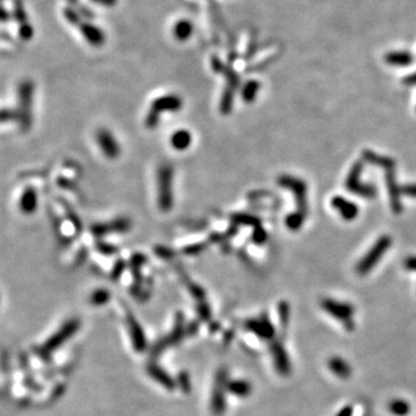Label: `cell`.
<instances>
[{
  "label": "cell",
  "mask_w": 416,
  "mask_h": 416,
  "mask_svg": "<svg viewBox=\"0 0 416 416\" xmlns=\"http://www.w3.org/2000/svg\"><path fill=\"white\" fill-rule=\"evenodd\" d=\"M177 384H178V386L181 387V390L183 391V392H185V393L190 392V390H191V382H190V377H189L188 372H185V371L179 372L177 376Z\"/></svg>",
  "instance_id": "cell-34"
},
{
  "label": "cell",
  "mask_w": 416,
  "mask_h": 416,
  "mask_svg": "<svg viewBox=\"0 0 416 416\" xmlns=\"http://www.w3.org/2000/svg\"><path fill=\"white\" fill-rule=\"evenodd\" d=\"M173 175L174 170L170 164H162L157 173V204L160 209L163 211L170 210L174 205Z\"/></svg>",
  "instance_id": "cell-1"
},
{
  "label": "cell",
  "mask_w": 416,
  "mask_h": 416,
  "mask_svg": "<svg viewBox=\"0 0 416 416\" xmlns=\"http://www.w3.org/2000/svg\"><path fill=\"white\" fill-rule=\"evenodd\" d=\"M110 299V294L106 289H98L96 292L93 293L91 297V302L94 306H102V304L106 303Z\"/></svg>",
  "instance_id": "cell-33"
},
{
  "label": "cell",
  "mask_w": 416,
  "mask_h": 416,
  "mask_svg": "<svg viewBox=\"0 0 416 416\" xmlns=\"http://www.w3.org/2000/svg\"><path fill=\"white\" fill-rule=\"evenodd\" d=\"M401 192H403L404 196L416 199V184H410L404 186V188H401Z\"/></svg>",
  "instance_id": "cell-39"
},
{
  "label": "cell",
  "mask_w": 416,
  "mask_h": 416,
  "mask_svg": "<svg viewBox=\"0 0 416 416\" xmlns=\"http://www.w3.org/2000/svg\"><path fill=\"white\" fill-rule=\"evenodd\" d=\"M34 85L31 81H23L19 88V111L17 121L22 131L29 130L31 126V105H33Z\"/></svg>",
  "instance_id": "cell-5"
},
{
  "label": "cell",
  "mask_w": 416,
  "mask_h": 416,
  "mask_svg": "<svg viewBox=\"0 0 416 416\" xmlns=\"http://www.w3.org/2000/svg\"><path fill=\"white\" fill-rule=\"evenodd\" d=\"M147 371H148V374L152 376V377L155 379L156 382H159L161 385L167 387L168 390L171 391L176 387V383H175L174 379L171 378L170 376L168 375L162 368H160L159 365L150 364V365H148V368H147Z\"/></svg>",
  "instance_id": "cell-18"
},
{
  "label": "cell",
  "mask_w": 416,
  "mask_h": 416,
  "mask_svg": "<svg viewBox=\"0 0 416 416\" xmlns=\"http://www.w3.org/2000/svg\"><path fill=\"white\" fill-rule=\"evenodd\" d=\"M15 17L17 21H20L21 24L26 23L24 20H26V13H24L22 3H21L20 0H16L15 1Z\"/></svg>",
  "instance_id": "cell-36"
},
{
  "label": "cell",
  "mask_w": 416,
  "mask_h": 416,
  "mask_svg": "<svg viewBox=\"0 0 416 416\" xmlns=\"http://www.w3.org/2000/svg\"><path fill=\"white\" fill-rule=\"evenodd\" d=\"M331 205L339 211V214L347 221L354 220L358 215V207L353 202L343 198V197L335 196L331 200Z\"/></svg>",
  "instance_id": "cell-13"
},
{
  "label": "cell",
  "mask_w": 416,
  "mask_h": 416,
  "mask_svg": "<svg viewBox=\"0 0 416 416\" xmlns=\"http://www.w3.org/2000/svg\"><path fill=\"white\" fill-rule=\"evenodd\" d=\"M17 118V113L14 112V111H8V110H3L1 112V119L2 121H7L9 119H16Z\"/></svg>",
  "instance_id": "cell-44"
},
{
  "label": "cell",
  "mask_w": 416,
  "mask_h": 416,
  "mask_svg": "<svg viewBox=\"0 0 416 416\" xmlns=\"http://www.w3.org/2000/svg\"><path fill=\"white\" fill-rule=\"evenodd\" d=\"M64 14H65L67 21H69V22H71V23L78 24L79 21H80V17H79L78 13L75 12V10H73V9L67 8V9H65V12H64Z\"/></svg>",
  "instance_id": "cell-38"
},
{
  "label": "cell",
  "mask_w": 416,
  "mask_h": 416,
  "mask_svg": "<svg viewBox=\"0 0 416 416\" xmlns=\"http://www.w3.org/2000/svg\"><path fill=\"white\" fill-rule=\"evenodd\" d=\"M232 220L236 223L243 225H251V227H259L260 225L259 218L250 214H236L232 216Z\"/></svg>",
  "instance_id": "cell-32"
},
{
  "label": "cell",
  "mask_w": 416,
  "mask_h": 416,
  "mask_svg": "<svg viewBox=\"0 0 416 416\" xmlns=\"http://www.w3.org/2000/svg\"><path fill=\"white\" fill-rule=\"evenodd\" d=\"M37 208V195L33 188L24 190L20 198V209L23 214H33Z\"/></svg>",
  "instance_id": "cell-17"
},
{
  "label": "cell",
  "mask_w": 416,
  "mask_h": 416,
  "mask_svg": "<svg viewBox=\"0 0 416 416\" xmlns=\"http://www.w3.org/2000/svg\"><path fill=\"white\" fill-rule=\"evenodd\" d=\"M327 367L333 375L340 379H348L353 374V368L341 356H332L328 358Z\"/></svg>",
  "instance_id": "cell-15"
},
{
  "label": "cell",
  "mask_w": 416,
  "mask_h": 416,
  "mask_svg": "<svg viewBox=\"0 0 416 416\" xmlns=\"http://www.w3.org/2000/svg\"><path fill=\"white\" fill-rule=\"evenodd\" d=\"M392 245V238L389 235H384L379 237L372 245L370 250L365 253V256L358 261L356 265V273L358 275H365L372 271L378 261H381L386 251Z\"/></svg>",
  "instance_id": "cell-3"
},
{
  "label": "cell",
  "mask_w": 416,
  "mask_h": 416,
  "mask_svg": "<svg viewBox=\"0 0 416 416\" xmlns=\"http://www.w3.org/2000/svg\"><path fill=\"white\" fill-rule=\"evenodd\" d=\"M244 327L249 332H252L254 335L265 341H271L275 336V327L270 317L266 313H263L258 318H251L244 322Z\"/></svg>",
  "instance_id": "cell-7"
},
{
  "label": "cell",
  "mask_w": 416,
  "mask_h": 416,
  "mask_svg": "<svg viewBox=\"0 0 416 416\" xmlns=\"http://www.w3.org/2000/svg\"><path fill=\"white\" fill-rule=\"evenodd\" d=\"M320 307L321 309L327 312L331 317L335 318L336 320L341 321L347 331H354L355 308L353 307V304L332 299H324L321 300Z\"/></svg>",
  "instance_id": "cell-4"
},
{
  "label": "cell",
  "mask_w": 416,
  "mask_h": 416,
  "mask_svg": "<svg viewBox=\"0 0 416 416\" xmlns=\"http://www.w3.org/2000/svg\"><path fill=\"white\" fill-rule=\"evenodd\" d=\"M130 227V222L127 220H118L112 222L111 224H96L92 227V231L96 235H105L107 232H111V230L114 231H124L127 230Z\"/></svg>",
  "instance_id": "cell-21"
},
{
  "label": "cell",
  "mask_w": 416,
  "mask_h": 416,
  "mask_svg": "<svg viewBox=\"0 0 416 416\" xmlns=\"http://www.w3.org/2000/svg\"><path fill=\"white\" fill-rule=\"evenodd\" d=\"M80 30L85 38L91 43L92 45L100 46L104 42V35L98 27L93 26L91 23H82L80 26Z\"/></svg>",
  "instance_id": "cell-19"
},
{
  "label": "cell",
  "mask_w": 416,
  "mask_h": 416,
  "mask_svg": "<svg viewBox=\"0 0 416 416\" xmlns=\"http://www.w3.org/2000/svg\"><path fill=\"white\" fill-rule=\"evenodd\" d=\"M306 217H307V214L303 213V211H300V210L294 211V213L289 214L288 216L286 217V225L290 229V230L297 231L303 225Z\"/></svg>",
  "instance_id": "cell-27"
},
{
  "label": "cell",
  "mask_w": 416,
  "mask_h": 416,
  "mask_svg": "<svg viewBox=\"0 0 416 416\" xmlns=\"http://www.w3.org/2000/svg\"><path fill=\"white\" fill-rule=\"evenodd\" d=\"M127 325L128 329H130L132 341H133V347L138 353H142L143 350L146 349V336L143 334V329L141 328L137 319L134 318V315L128 312L127 313Z\"/></svg>",
  "instance_id": "cell-12"
},
{
  "label": "cell",
  "mask_w": 416,
  "mask_h": 416,
  "mask_svg": "<svg viewBox=\"0 0 416 416\" xmlns=\"http://www.w3.org/2000/svg\"><path fill=\"white\" fill-rule=\"evenodd\" d=\"M278 312H279V320L280 325L283 329L288 327L289 319H290V307L289 303L286 302V301H282V302L279 303L278 306Z\"/></svg>",
  "instance_id": "cell-31"
},
{
  "label": "cell",
  "mask_w": 416,
  "mask_h": 416,
  "mask_svg": "<svg viewBox=\"0 0 416 416\" xmlns=\"http://www.w3.org/2000/svg\"><path fill=\"white\" fill-rule=\"evenodd\" d=\"M79 326H80V321H79L78 319H71L66 324H64L62 327L58 329V332L55 333L44 345L39 347L38 349L36 350V354H37L43 361H50V355H51L52 351L55 349H58L66 340H69L71 336L78 331Z\"/></svg>",
  "instance_id": "cell-2"
},
{
  "label": "cell",
  "mask_w": 416,
  "mask_h": 416,
  "mask_svg": "<svg viewBox=\"0 0 416 416\" xmlns=\"http://www.w3.org/2000/svg\"><path fill=\"white\" fill-rule=\"evenodd\" d=\"M198 310H199V314H200V317H202L203 320H208V319H209L210 310H209V308L207 307V304H204V306H199Z\"/></svg>",
  "instance_id": "cell-42"
},
{
  "label": "cell",
  "mask_w": 416,
  "mask_h": 416,
  "mask_svg": "<svg viewBox=\"0 0 416 416\" xmlns=\"http://www.w3.org/2000/svg\"><path fill=\"white\" fill-rule=\"evenodd\" d=\"M385 60L392 66H408L413 62V57L407 52H392L386 55Z\"/></svg>",
  "instance_id": "cell-25"
},
{
  "label": "cell",
  "mask_w": 416,
  "mask_h": 416,
  "mask_svg": "<svg viewBox=\"0 0 416 416\" xmlns=\"http://www.w3.org/2000/svg\"><path fill=\"white\" fill-rule=\"evenodd\" d=\"M228 392L234 394L238 398H246L252 392V385L250 382L245 379H235V381H229L228 383Z\"/></svg>",
  "instance_id": "cell-20"
},
{
  "label": "cell",
  "mask_w": 416,
  "mask_h": 416,
  "mask_svg": "<svg viewBox=\"0 0 416 416\" xmlns=\"http://www.w3.org/2000/svg\"><path fill=\"white\" fill-rule=\"evenodd\" d=\"M362 157H363L364 161L367 162L374 164V166L381 167L383 169L386 170H394L396 169V162H394L393 159L387 156L379 155V154L372 152V150L365 149L362 153Z\"/></svg>",
  "instance_id": "cell-16"
},
{
  "label": "cell",
  "mask_w": 416,
  "mask_h": 416,
  "mask_svg": "<svg viewBox=\"0 0 416 416\" xmlns=\"http://www.w3.org/2000/svg\"><path fill=\"white\" fill-rule=\"evenodd\" d=\"M259 89H260L259 82L254 81V80L247 81L246 85L243 87V92H242V96H243L244 101H245L246 103L252 102L254 98L257 96V93Z\"/></svg>",
  "instance_id": "cell-29"
},
{
  "label": "cell",
  "mask_w": 416,
  "mask_h": 416,
  "mask_svg": "<svg viewBox=\"0 0 416 416\" xmlns=\"http://www.w3.org/2000/svg\"><path fill=\"white\" fill-rule=\"evenodd\" d=\"M404 264H405V267H406L408 271L416 272V257L415 256L407 257L406 259H405Z\"/></svg>",
  "instance_id": "cell-41"
},
{
  "label": "cell",
  "mask_w": 416,
  "mask_h": 416,
  "mask_svg": "<svg viewBox=\"0 0 416 416\" xmlns=\"http://www.w3.org/2000/svg\"><path fill=\"white\" fill-rule=\"evenodd\" d=\"M234 92H235V87L228 85V87L225 88L223 96H222V100H221V105H220L221 113L228 114L231 111L232 102H234Z\"/></svg>",
  "instance_id": "cell-28"
},
{
  "label": "cell",
  "mask_w": 416,
  "mask_h": 416,
  "mask_svg": "<svg viewBox=\"0 0 416 416\" xmlns=\"http://www.w3.org/2000/svg\"><path fill=\"white\" fill-rule=\"evenodd\" d=\"M362 171H363V162L357 161V162H355L353 164V167H351V169L346 179V189L349 192H353L355 188L362 183L361 182Z\"/></svg>",
  "instance_id": "cell-22"
},
{
  "label": "cell",
  "mask_w": 416,
  "mask_h": 416,
  "mask_svg": "<svg viewBox=\"0 0 416 416\" xmlns=\"http://www.w3.org/2000/svg\"><path fill=\"white\" fill-rule=\"evenodd\" d=\"M272 358L275 370L281 376H289L293 371V364L290 361L288 351L286 350L285 346L280 341L271 342L270 346Z\"/></svg>",
  "instance_id": "cell-9"
},
{
  "label": "cell",
  "mask_w": 416,
  "mask_h": 416,
  "mask_svg": "<svg viewBox=\"0 0 416 416\" xmlns=\"http://www.w3.org/2000/svg\"><path fill=\"white\" fill-rule=\"evenodd\" d=\"M170 142L171 146H173L176 150L188 149V147L191 145L192 142L191 133L186 130H179L171 135Z\"/></svg>",
  "instance_id": "cell-23"
},
{
  "label": "cell",
  "mask_w": 416,
  "mask_h": 416,
  "mask_svg": "<svg viewBox=\"0 0 416 416\" xmlns=\"http://www.w3.org/2000/svg\"><path fill=\"white\" fill-rule=\"evenodd\" d=\"M354 415V408L351 405H347V406L342 407L341 410L338 412L336 416H353Z\"/></svg>",
  "instance_id": "cell-43"
},
{
  "label": "cell",
  "mask_w": 416,
  "mask_h": 416,
  "mask_svg": "<svg viewBox=\"0 0 416 416\" xmlns=\"http://www.w3.org/2000/svg\"><path fill=\"white\" fill-rule=\"evenodd\" d=\"M390 413L394 416H408L412 412V406L410 401L404 399H393L389 403Z\"/></svg>",
  "instance_id": "cell-24"
},
{
  "label": "cell",
  "mask_w": 416,
  "mask_h": 416,
  "mask_svg": "<svg viewBox=\"0 0 416 416\" xmlns=\"http://www.w3.org/2000/svg\"><path fill=\"white\" fill-rule=\"evenodd\" d=\"M193 33L192 23L190 21L182 20L175 24L174 35L178 41H186Z\"/></svg>",
  "instance_id": "cell-26"
},
{
  "label": "cell",
  "mask_w": 416,
  "mask_h": 416,
  "mask_svg": "<svg viewBox=\"0 0 416 416\" xmlns=\"http://www.w3.org/2000/svg\"><path fill=\"white\" fill-rule=\"evenodd\" d=\"M182 107V100L176 95L162 96V98L156 99L153 102L152 107L149 111H152L160 117V113L163 111H177Z\"/></svg>",
  "instance_id": "cell-14"
},
{
  "label": "cell",
  "mask_w": 416,
  "mask_h": 416,
  "mask_svg": "<svg viewBox=\"0 0 416 416\" xmlns=\"http://www.w3.org/2000/svg\"><path fill=\"white\" fill-rule=\"evenodd\" d=\"M124 267H125V265H124L123 261H118L117 265L113 268L112 274H111V277H112L113 280H117L118 278L120 277V274L123 273V271H124Z\"/></svg>",
  "instance_id": "cell-40"
},
{
  "label": "cell",
  "mask_w": 416,
  "mask_h": 416,
  "mask_svg": "<svg viewBox=\"0 0 416 416\" xmlns=\"http://www.w3.org/2000/svg\"><path fill=\"white\" fill-rule=\"evenodd\" d=\"M229 376L225 369H220L215 378V385L211 396V410L214 414L221 415L225 411V392L228 391Z\"/></svg>",
  "instance_id": "cell-6"
},
{
  "label": "cell",
  "mask_w": 416,
  "mask_h": 416,
  "mask_svg": "<svg viewBox=\"0 0 416 416\" xmlns=\"http://www.w3.org/2000/svg\"><path fill=\"white\" fill-rule=\"evenodd\" d=\"M96 141H98L100 148L107 159H116L119 155L120 148L117 140L106 128H101L96 133Z\"/></svg>",
  "instance_id": "cell-10"
},
{
  "label": "cell",
  "mask_w": 416,
  "mask_h": 416,
  "mask_svg": "<svg viewBox=\"0 0 416 416\" xmlns=\"http://www.w3.org/2000/svg\"><path fill=\"white\" fill-rule=\"evenodd\" d=\"M405 82H406V84H408V85H416V73L405 79Z\"/></svg>",
  "instance_id": "cell-45"
},
{
  "label": "cell",
  "mask_w": 416,
  "mask_h": 416,
  "mask_svg": "<svg viewBox=\"0 0 416 416\" xmlns=\"http://www.w3.org/2000/svg\"><path fill=\"white\" fill-rule=\"evenodd\" d=\"M33 28L30 27V24L28 23H23L21 24V28H20V36L22 37L23 39H30L31 36H33Z\"/></svg>",
  "instance_id": "cell-37"
},
{
  "label": "cell",
  "mask_w": 416,
  "mask_h": 416,
  "mask_svg": "<svg viewBox=\"0 0 416 416\" xmlns=\"http://www.w3.org/2000/svg\"><path fill=\"white\" fill-rule=\"evenodd\" d=\"M385 182L387 190H389L391 208H392L394 214H400L401 210H403V205H401V195H403V192H401V189L398 186L394 170L385 171Z\"/></svg>",
  "instance_id": "cell-11"
},
{
  "label": "cell",
  "mask_w": 416,
  "mask_h": 416,
  "mask_svg": "<svg viewBox=\"0 0 416 416\" xmlns=\"http://www.w3.org/2000/svg\"><path fill=\"white\" fill-rule=\"evenodd\" d=\"M267 237H268L267 232L265 231L264 229L260 227V225H259V227H256V229H254V231L252 234V239H253L254 243H256V244H264L265 242H266Z\"/></svg>",
  "instance_id": "cell-35"
},
{
  "label": "cell",
  "mask_w": 416,
  "mask_h": 416,
  "mask_svg": "<svg viewBox=\"0 0 416 416\" xmlns=\"http://www.w3.org/2000/svg\"><path fill=\"white\" fill-rule=\"evenodd\" d=\"M280 186L282 188L288 189L294 193L295 196L296 202H297V207H299L300 211H303V213L307 214V184L303 181H301L299 178L292 177V176L288 175H282L281 177L278 179Z\"/></svg>",
  "instance_id": "cell-8"
},
{
  "label": "cell",
  "mask_w": 416,
  "mask_h": 416,
  "mask_svg": "<svg viewBox=\"0 0 416 416\" xmlns=\"http://www.w3.org/2000/svg\"><path fill=\"white\" fill-rule=\"evenodd\" d=\"M96 1H101L103 3H106V5H112V3H114V0H96Z\"/></svg>",
  "instance_id": "cell-46"
},
{
  "label": "cell",
  "mask_w": 416,
  "mask_h": 416,
  "mask_svg": "<svg viewBox=\"0 0 416 416\" xmlns=\"http://www.w3.org/2000/svg\"><path fill=\"white\" fill-rule=\"evenodd\" d=\"M353 193H355V195L358 196V197H362V198L372 199V198H375L376 196H377V190H376L374 185L365 184V183H361L360 185H357L356 188H355Z\"/></svg>",
  "instance_id": "cell-30"
}]
</instances>
